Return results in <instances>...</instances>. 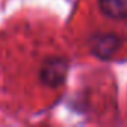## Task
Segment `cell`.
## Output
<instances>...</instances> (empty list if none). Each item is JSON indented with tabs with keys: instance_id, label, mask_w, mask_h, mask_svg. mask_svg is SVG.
<instances>
[{
	"instance_id": "1",
	"label": "cell",
	"mask_w": 127,
	"mask_h": 127,
	"mask_svg": "<svg viewBox=\"0 0 127 127\" xmlns=\"http://www.w3.org/2000/svg\"><path fill=\"white\" fill-rule=\"evenodd\" d=\"M66 72H67L66 61L55 58V60H51L45 64V67L42 70V79L46 84L55 87V85H60L63 81H64Z\"/></svg>"
},
{
	"instance_id": "3",
	"label": "cell",
	"mask_w": 127,
	"mask_h": 127,
	"mask_svg": "<svg viewBox=\"0 0 127 127\" xmlns=\"http://www.w3.org/2000/svg\"><path fill=\"white\" fill-rule=\"evenodd\" d=\"M117 39L114 36H103L100 42H94V51L100 57H108L111 52L115 51Z\"/></svg>"
},
{
	"instance_id": "2",
	"label": "cell",
	"mask_w": 127,
	"mask_h": 127,
	"mask_svg": "<svg viewBox=\"0 0 127 127\" xmlns=\"http://www.w3.org/2000/svg\"><path fill=\"white\" fill-rule=\"evenodd\" d=\"M102 12L115 20L127 18V0H99Z\"/></svg>"
}]
</instances>
